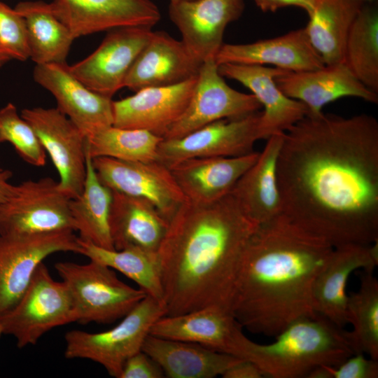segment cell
I'll list each match as a JSON object with an SVG mask.
<instances>
[{"label": "cell", "mask_w": 378, "mask_h": 378, "mask_svg": "<svg viewBox=\"0 0 378 378\" xmlns=\"http://www.w3.org/2000/svg\"><path fill=\"white\" fill-rule=\"evenodd\" d=\"M281 214L334 247L378 242V121L307 115L276 160Z\"/></svg>", "instance_id": "6da1fadb"}, {"label": "cell", "mask_w": 378, "mask_h": 378, "mask_svg": "<svg viewBox=\"0 0 378 378\" xmlns=\"http://www.w3.org/2000/svg\"><path fill=\"white\" fill-rule=\"evenodd\" d=\"M258 226L232 192L209 204L186 200L158 250L165 316L211 306L231 312L244 252Z\"/></svg>", "instance_id": "7a4b0ae2"}, {"label": "cell", "mask_w": 378, "mask_h": 378, "mask_svg": "<svg viewBox=\"0 0 378 378\" xmlns=\"http://www.w3.org/2000/svg\"><path fill=\"white\" fill-rule=\"evenodd\" d=\"M280 214L259 225L244 252L231 312L242 328L275 337L316 312L315 281L334 250Z\"/></svg>", "instance_id": "3957f363"}, {"label": "cell", "mask_w": 378, "mask_h": 378, "mask_svg": "<svg viewBox=\"0 0 378 378\" xmlns=\"http://www.w3.org/2000/svg\"><path fill=\"white\" fill-rule=\"evenodd\" d=\"M270 344L256 343L241 332L232 355L255 363L264 377H308L316 368L335 367L354 354L345 330L317 314L290 323Z\"/></svg>", "instance_id": "277c9868"}, {"label": "cell", "mask_w": 378, "mask_h": 378, "mask_svg": "<svg viewBox=\"0 0 378 378\" xmlns=\"http://www.w3.org/2000/svg\"><path fill=\"white\" fill-rule=\"evenodd\" d=\"M70 294L77 321L110 323L123 318L147 294L119 279L113 269L90 260L55 265Z\"/></svg>", "instance_id": "5b68a950"}, {"label": "cell", "mask_w": 378, "mask_h": 378, "mask_svg": "<svg viewBox=\"0 0 378 378\" xmlns=\"http://www.w3.org/2000/svg\"><path fill=\"white\" fill-rule=\"evenodd\" d=\"M164 307L147 295L113 328L91 333L73 330L65 334L64 356L88 359L119 378L126 360L141 351L153 325L165 316Z\"/></svg>", "instance_id": "8992f818"}, {"label": "cell", "mask_w": 378, "mask_h": 378, "mask_svg": "<svg viewBox=\"0 0 378 378\" xmlns=\"http://www.w3.org/2000/svg\"><path fill=\"white\" fill-rule=\"evenodd\" d=\"M77 321L72 300L64 281L52 279L41 262L16 304L0 318L3 334L16 340L18 348L35 344L47 332Z\"/></svg>", "instance_id": "52a82bcc"}, {"label": "cell", "mask_w": 378, "mask_h": 378, "mask_svg": "<svg viewBox=\"0 0 378 378\" xmlns=\"http://www.w3.org/2000/svg\"><path fill=\"white\" fill-rule=\"evenodd\" d=\"M71 200L50 177L15 186L10 197L0 204V235L76 231Z\"/></svg>", "instance_id": "ba28073f"}, {"label": "cell", "mask_w": 378, "mask_h": 378, "mask_svg": "<svg viewBox=\"0 0 378 378\" xmlns=\"http://www.w3.org/2000/svg\"><path fill=\"white\" fill-rule=\"evenodd\" d=\"M72 230L0 235V318L18 302L43 260L57 252L80 253Z\"/></svg>", "instance_id": "9c48e42d"}, {"label": "cell", "mask_w": 378, "mask_h": 378, "mask_svg": "<svg viewBox=\"0 0 378 378\" xmlns=\"http://www.w3.org/2000/svg\"><path fill=\"white\" fill-rule=\"evenodd\" d=\"M261 112L232 119H222L204 125L183 136L163 139L158 149V160L167 167L195 158L235 157L253 152L260 139Z\"/></svg>", "instance_id": "30bf717a"}, {"label": "cell", "mask_w": 378, "mask_h": 378, "mask_svg": "<svg viewBox=\"0 0 378 378\" xmlns=\"http://www.w3.org/2000/svg\"><path fill=\"white\" fill-rule=\"evenodd\" d=\"M261 108L253 94L228 85L215 59H208L202 64L186 108L163 139L179 138L216 120L241 118Z\"/></svg>", "instance_id": "8fae6325"}, {"label": "cell", "mask_w": 378, "mask_h": 378, "mask_svg": "<svg viewBox=\"0 0 378 378\" xmlns=\"http://www.w3.org/2000/svg\"><path fill=\"white\" fill-rule=\"evenodd\" d=\"M21 116L35 131L59 176V186L71 199L81 192L86 175V136L57 108H24Z\"/></svg>", "instance_id": "7c38bea8"}, {"label": "cell", "mask_w": 378, "mask_h": 378, "mask_svg": "<svg viewBox=\"0 0 378 378\" xmlns=\"http://www.w3.org/2000/svg\"><path fill=\"white\" fill-rule=\"evenodd\" d=\"M99 180L111 190L146 200L169 222L186 199L169 167L158 160L92 158Z\"/></svg>", "instance_id": "4fadbf2b"}, {"label": "cell", "mask_w": 378, "mask_h": 378, "mask_svg": "<svg viewBox=\"0 0 378 378\" xmlns=\"http://www.w3.org/2000/svg\"><path fill=\"white\" fill-rule=\"evenodd\" d=\"M151 29L134 26L108 31L92 54L69 66L71 72L89 89L111 98L124 88L130 69L153 34Z\"/></svg>", "instance_id": "5bb4252c"}, {"label": "cell", "mask_w": 378, "mask_h": 378, "mask_svg": "<svg viewBox=\"0 0 378 378\" xmlns=\"http://www.w3.org/2000/svg\"><path fill=\"white\" fill-rule=\"evenodd\" d=\"M244 0L170 1L169 15L181 34V41L200 62L214 59L223 46L227 26L238 20Z\"/></svg>", "instance_id": "9a60e30c"}, {"label": "cell", "mask_w": 378, "mask_h": 378, "mask_svg": "<svg viewBox=\"0 0 378 378\" xmlns=\"http://www.w3.org/2000/svg\"><path fill=\"white\" fill-rule=\"evenodd\" d=\"M49 4L75 38L124 27L152 28L161 17L150 0H53Z\"/></svg>", "instance_id": "2e32d148"}, {"label": "cell", "mask_w": 378, "mask_h": 378, "mask_svg": "<svg viewBox=\"0 0 378 378\" xmlns=\"http://www.w3.org/2000/svg\"><path fill=\"white\" fill-rule=\"evenodd\" d=\"M35 81L55 98L57 108L87 137L113 125V100L89 89L75 77L66 63L36 64Z\"/></svg>", "instance_id": "e0dca14e"}, {"label": "cell", "mask_w": 378, "mask_h": 378, "mask_svg": "<svg viewBox=\"0 0 378 378\" xmlns=\"http://www.w3.org/2000/svg\"><path fill=\"white\" fill-rule=\"evenodd\" d=\"M197 77L173 85L143 88L113 101V125L146 130L163 138L186 108Z\"/></svg>", "instance_id": "ac0fdd59"}, {"label": "cell", "mask_w": 378, "mask_h": 378, "mask_svg": "<svg viewBox=\"0 0 378 378\" xmlns=\"http://www.w3.org/2000/svg\"><path fill=\"white\" fill-rule=\"evenodd\" d=\"M218 69L223 77L247 88L263 108L259 125L260 139L284 133L308 114L303 103L286 96L276 83L275 78L288 71L262 65L229 63L218 65Z\"/></svg>", "instance_id": "d6986e66"}, {"label": "cell", "mask_w": 378, "mask_h": 378, "mask_svg": "<svg viewBox=\"0 0 378 378\" xmlns=\"http://www.w3.org/2000/svg\"><path fill=\"white\" fill-rule=\"evenodd\" d=\"M275 81L286 96L307 106V115L319 114L326 104L346 97L378 103V93L360 82L344 62L312 71H286Z\"/></svg>", "instance_id": "ffe728a7"}, {"label": "cell", "mask_w": 378, "mask_h": 378, "mask_svg": "<svg viewBox=\"0 0 378 378\" xmlns=\"http://www.w3.org/2000/svg\"><path fill=\"white\" fill-rule=\"evenodd\" d=\"M202 64L181 41L164 31H153L130 69L124 88L136 92L181 83L197 76Z\"/></svg>", "instance_id": "44dd1931"}, {"label": "cell", "mask_w": 378, "mask_h": 378, "mask_svg": "<svg viewBox=\"0 0 378 378\" xmlns=\"http://www.w3.org/2000/svg\"><path fill=\"white\" fill-rule=\"evenodd\" d=\"M378 265V242L335 247L318 275L313 295L316 312L340 328L348 323L347 282L353 272L374 271Z\"/></svg>", "instance_id": "7402d4cb"}, {"label": "cell", "mask_w": 378, "mask_h": 378, "mask_svg": "<svg viewBox=\"0 0 378 378\" xmlns=\"http://www.w3.org/2000/svg\"><path fill=\"white\" fill-rule=\"evenodd\" d=\"M259 154L254 150L235 157L190 158L169 167L187 201L209 204L230 193Z\"/></svg>", "instance_id": "603a6c76"}, {"label": "cell", "mask_w": 378, "mask_h": 378, "mask_svg": "<svg viewBox=\"0 0 378 378\" xmlns=\"http://www.w3.org/2000/svg\"><path fill=\"white\" fill-rule=\"evenodd\" d=\"M217 65H273L288 71H312L325 66L304 28L277 37L244 44L223 43L215 57Z\"/></svg>", "instance_id": "cb8c5ba5"}, {"label": "cell", "mask_w": 378, "mask_h": 378, "mask_svg": "<svg viewBox=\"0 0 378 378\" xmlns=\"http://www.w3.org/2000/svg\"><path fill=\"white\" fill-rule=\"evenodd\" d=\"M242 328L231 312L211 306L183 314L163 316L153 325L150 334L197 343L231 355Z\"/></svg>", "instance_id": "d4e9b609"}, {"label": "cell", "mask_w": 378, "mask_h": 378, "mask_svg": "<svg viewBox=\"0 0 378 378\" xmlns=\"http://www.w3.org/2000/svg\"><path fill=\"white\" fill-rule=\"evenodd\" d=\"M168 225L146 200L113 191L109 227L115 250L139 248L158 251Z\"/></svg>", "instance_id": "484cf974"}, {"label": "cell", "mask_w": 378, "mask_h": 378, "mask_svg": "<svg viewBox=\"0 0 378 378\" xmlns=\"http://www.w3.org/2000/svg\"><path fill=\"white\" fill-rule=\"evenodd\" d=\"M141 351L170 378H214L242 360L203 345L149 334Z\"/></svg>", "instance_id": "4316f807"}, {"label": "cell", "mask_w": 378, "mask_h": 378, "mask_svg": "<svg viewBox=\"0 0 378 378\" xmlns=\"http://www.w3.org/2000/svg\"><path fill=\"white\" fill-rule=\"evenodd\" d=\"M284 134H276L267 139L255 163L232 190L244 212L259 225L281 214L276 167Z\"/></svg>", "instance_id": "83f0119b"}, {"label": "cell", "mask_w": 378, "mask_h": 378, "mask_svg": "<svg viewBox=\"0 0 378 378\" xmlns=\"http://www.w3.org/2000/svg\"><path fill=\"white\" fill-rule=\"evenodd\" d=\"M363 4L356 0L316 1L304 29L325 65L344 62L347 37Z\"/></svg>", "instance_id": "f1b7e54d"}, {"label": "cell", "mask_w": 378, "mask_h": 378, "mask_svg": "<svg viewBox=\"0 0 378 378\" xmlns=\"http://www.w3.org/2000/svg\"><path fill=\"white\" fill-rule=\"evenodd\" d=\"M113 191L99 180L86 150V175L80 194L70 201V211L79 238L97 246L115 249L109 227Z\"/></svg>", "instance_id": "f546056e"}, {"label": "cell", "mask_w": 378, "mask_h": 378, "mask_svg": "<svg viewBox=\"0 0 378 378\" xmlns=\"http://www.w3.org/2000/svg\"><path fill=\"white\" fill-rule=\"evenodd\" d=\"M15 9L24 19L30 58L36 64L65 63L75 38L52 13L50 4L21 1Z\"/></svg>", "instance_id": "4dcf8cb0"}, {"label": "cell", "mask_w": 378, "mask_h": 378, "mask_svg": "<svg viewBox=\"0 0 378 378\" xmlns=\"http://www.w3.org/2000/svg\"><path fill=\"white\" fill-rule=\"evenodd\" d=\"M80 254L111 269L134 281L147 295L164 307L161 266L158 251L139 248L121 250L97 246L78 237Z\"/></svg>", "instance_id": "1f68e13d"}, {"label": "cell", "mask_w": 378, "mask_h": 378, "mask_svg": "<svg viewBox=\"0 0 378 378\" xmlns=\"http://www.w3.org/2000/svg\"><path fill=\"white\" fill-rule=\"evenodd\" d=\"M344 63L365 86L378 93V8L365 3L345 45Z\"/></svg>", "instance_id": "d6a6232c"}, {"label": "cell", "mask_w": 378, "mask_h": 378, "mask_svg": "<svg viewBox=\"0 0 378 378\" xmlns=\"http://www.w3.org/2000/svg\"><path fill=\"white\" fill-rule=\"evenodd\" d=\"M362 270L358 289L348 295L346 315L353 329L345 335L354 354L378 360V280Z\"/></svg>", "instance_id": "836d02e7"}, {"label": "cell", "mask_w": 378, "mask_h": 378, "mask_svg": "<svg viewBox=\"0 0 378 378\" xmlns=\"http://www.w3.org/2000/svg\"><path fill=\"white\" fill-rule=\"evenodd\" d=\"M162 137L146 130L111 125L86 137V150L92 158L108 157L125 161L158 160Z\"/></svg>", "instance_id": "e575fe53"}, {"label": "cell", "mask_w": 378, "mask_h": 378, "mask_svg": "<svg viewBox=\"0 0 378 378\" xmlns=\"http://www.w3.org/2000/svg\"><path fill=\"white\" fill-rule=\"evenodd\" d=\"M0 125L5 141L10 142L26 162L36 167L45 165V149L32 127L18 114L14 104L8 103L0 109Z\"/></svg>", "instance_id": "d590c367"}, {"label": "cell", "mask_w": 378, "mask_h": 378, "mask_svg": "<svg viewBox=\"0 0 378 378\" xmlns=\"http://www.w3.org/2000/svg\"><path fill=\"white\" fill-rule=\"evenodd\" d=\"M0 54L20 61L30 58L24 18L15 8L1 1Z\"/></svg>", "instance_id": "8d00e7d4"}, {"label": "cell", "mask_w": 378, "mask_h": 378, "mask_svg": "<svg viewBox=\"0 0 378 378\" xmlns=\"http://www.w3.org/2000/svg\"><path fill=\"white\" fill-rule=\"evenodd\" d=\"M378 360L356 353L337 366H321L314 370L308 378H377Z\"/></svg>", "instance_id": "74e56055"}, {"label": "cell", "mask_w": 378, "mask_h": 378, "mask_svg": "<svg viewBox=\"0 0 378 378\" xmlns=\"http://www.w3.org/2000/svg\"><path fill=\"white\" fill-rule=\"evenodd\" d=\"M164 375L160 365L140 351L126 360L119 378H161Z\"/></svg>", "instance_id": "f35d334b"}, {"label": "cell", "mask_w": 378, "mask_h": 378, "mask_svg": "<svg viewBox=\"0 0 378 378\" xmlns=\"http://www.w3.org/2000/svg\"><path fill=\"white\" fill-rule=\"evenodd\" d=\"M317 0H254L263 12H275L288 6H295L305 10L308 15L313 11Z\"/></svg>", "instance_id": "ab89813d"}, {"label": "cell", "mask_w": 378, "mask_h": 378, "mask_svg": "<svg viewBox=\"0 0 378 378\" xmlns=\"http://www.w3.org/2000/svg\"><path fill=\"white\" fill-rule=\"evenodd\" d=\"M222 377L223 378H262L264 375L255 363L242 359L227 369Z\"/></svg>", "instance_id": "60d3db41"}, {"label": "cell", "mask_w": 378, "mask_h": 378, "mask_svg": "<svg viewBox=\"0 0 378 378\" xmlns=\"http://www.w3.org/2000/svg\"><path fill=\"white\" fill-rule=\"evenodd\" d=\"M11 176V172L0 165V204L7 200L14 190L15 186L9 181Z\"/></svg>", "instance_id": "b9f144b4"}, {"label": "cell", "mask_w": 378, "mask_h": 378, "mask_svg": "<svg viewBox=\"0 0 378 378\" xmlns=\"http://www.w3.org/2000/svg\"><path fill=\"white\" fill-rule=\"evenodd\" d=\"M10 59L8 57L0 54V68Z\"/></svg>", "instance_id": "7bdbcfd3"}, {"label": "cell", "mask_w": 378, "mask_h": 378, "mask_svg": "<svg viewBox=\"0 0 378 378\" xmlns=\"http://www.w3.org/2000/svg\"><path fill=\"white\" fill-rule=\"evenodd\" d=\"M5 141L3 131L0 125V143Z\"/></svg>", "instance_id": "ee69618b"}, {"label": "cell", "mask_w": 378, "mask_h": 378, "mask_svg": "<svg viewBox=\"0 0 378 378\" xmlns=\"http://www.w3.org/2000/svg\"><path fill=\"white\" fill-rule=\"evenodd\" d=\"M358 1H360L363 4H365V3H373V2H375L376 0H356Z\"/></svg>", "instance_id": "f6af8a7d"}, {"label": "cell", "mask_w": 378, "mask_h": 378, "mask_svg": "<svg viewBox=\"0 0 378 378\" xmlns=\"http://www.w3.org/2000/svg\"><path fill=\"white\" fill-rule=\"evenodd\" d=\"M170 1H192V0H169Z\"/></svg>", "instance_id": "bcb514c9"}, {"label": "cell", "mask_w": 378, "mask_h": 378, "mask_svg": "<svg viewBox=\"0 0 378 378\" xmlns=\"http://www.w3.org/2000/svg\"><path fill=\"white\" fill-rule=\"evenodd\" d=\"M2 334H3V332H2V329H1V326H0V336H1V335H2Z\"/></svg>", "instance_id": "7dc6e473"}]
</instances>
